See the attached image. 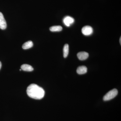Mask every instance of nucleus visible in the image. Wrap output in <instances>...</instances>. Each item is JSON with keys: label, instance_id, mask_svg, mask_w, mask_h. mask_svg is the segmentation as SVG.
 I'll use <instances>...</instances> for the list:
<instances>
[{"label": "nucleus", "instance_id": "nucleus-1", "mask_svg": "<svg viewBox=\"0 0 121 121\" xmlns=\"http://www.w3.org/2000/svg\"><path fill=\"white\" fill-rule=\"evenodd\" d=\"M27 93L30 97L37 99H42L45 95L44 90L42 87L33 83L28 87Z\"/></svg>", "mask_w": 121, "mask_h": 121}, {"label": "nucleus", "instance_id": "nucleus-2", "mask_svg": "<svg viewBox=\"0 0 121 121\" xmlns=\"http://www.w3.org/2000/svg\"><path fill=\"white\" fill-rule=\"evenodd\" d=\"M118 91L117 89H114L108 92L104 95L103 100L104 101H108L115 97L118 94Z\"/></svg>", "mask_w": 121, "mask_h": 121}, {"label": "nucleus", "instance_id": "nucleus-3", "mask_svg": "<svg viewBox=\"0 0 121 121\" xmlns=\"http://www.w3.org/2000/svg\"><path fill=\"white\" fill-rule=\"evenodd\" d=\"M82 33L84 35L89 36L91 35L93 33V29L90 26H84L82 29Z\"/></svg>", "mask_w": 121, "mask_h": 121}, {"label": "nucleus", "instance_id": "nucleus-4", "mask_svg": "<svg viewBox=\"0 0 121 121\" xmlns=\"http://www.w3.org/2000/svg\"><path fill=\"white\" fill-rule=\"evenodd\" d=\"M64 23L66 26L69 27L74 22V20L71 17L67 16L65 17L63 20Z\"/></svg>", "mask_w": 121, "mask_h": 121}, {"label": "nucleus", "instance_id": "nucleus-5", "mask_svg": "<svg viewBox=\"0 0 121 121\" xmlns=\"http://www.w3.org/2000/svg\"><path fill=\"white\" fill-rule=\"evenodd\" d=\"M7 27V23L3 14L0 12V29L4 30Z\"/></svg>", "mask_w": 121, "mask_h": 121}, {"label": "nucleus", "instance_id": "nucleus-6", "mask_svg": "<svg viewBox=\"0 0 121 121\" xmlns=\"http://www.w3.org/2000/svg\"><path fill=\"white\" fill-rule=\"evenodd\" d=\"M78 58L79 60H83L86 59L89 56V54L85 52H81L77 54Z\"/></svg>", "mask_w": 121, "mask_h": 121}, {"label": "nucleus", "instance_id": "nucleus-7", "mask_svg": "<svg viewBox=\"0 0 121 121\" xmlns=\"http://www.w3.org/2000/svg\"><path fill=\"white\" fill-rule=\"evenodd\" d=\"M87 70V68L85 66H80L78 68L76 71L79 74H83L86 73Z\"/></svg>", "mask_w": 121, "mask_h": 121}, {"label": "nucleus", "instance_id": "nucleus-8", "mask_svg": "<svg viewBox=\"0 0 121 121\" xmlns=\"http://www.w3.org/2000/svg\"><path fill=\"white\" fill-rule=\"evenodd\" d=\"M21 69L24 71L31 72L33 70L32 66L28 64H24L21 66Z\"/></svg>", "mask_w": 121, "mask_h": 121}, {"label": "nucleus", "instance_id": "nucleus-9", "mask_svg": "<svg viewBox=\"0 0 121 121\" xmlns=\"http://www.w3.org/2000/svg\"><path fill=\"white\" fill-rule=\"evenodd\" d=\"M33 45V44L32 41H29L25 43L22 45V47L23 49L26 50L32 47Z\"/></svg>", "mask_w": 121, "mask_h": 121}, {"label": "nucleus", "instance_id": "nucleus-10", "mask_svg": "<svg viewBox=\"0 0 121 121\" xmlns=\"http://www.w3.org/2000/svg\"><path fill=\"white\" fill-rule=\"evenodd\" d=\"M69 46L68 44H66L64 45L63 48V56L64 58L67 57L69 54Z\"/></svg>", "mask_w": 121, "mask_h": 121}, {"label": "nucleus", "instance_id": "nucleus-11", "mask_svg": "<svg viewBox=\"0 0 121 121\" xmlns=\"http://www.w3.org/2000/svg\"><path fill=\"white\" fill-rule=\"evenodd\" d=\"M62 26H55L51 27L50 30L52 32H59L62 30Z\"/></svg>", "mask_w": 121, "mask_h": 121}, {"label": "nucleus", "instance_id": "nucleus-12", "mask_svg": "<svg viewBox=\"0 0 121 121\" xmlns=\"http://www.w3.org/2000/svg\"><path fill=\"white\" fill-rule=\"evenodd\" d=\"M1 66H2V64H1V62L0 61V69L1 68Z\"/></svg>", "mask_w": 121, "mask_h": 121}, {"label": "nucleus", "instance_id": "nucleus-13", "mask_svg": "<svg viewBox=\"0 0 121 121\" xmlns=\"http://www.w3.org/2000/svg\"><path fill=\"white\" fill-rule=\"evenodd\" d=\"M121 38H120V44H121Z\"/></svg>", "mask_w": 121, "mask_h": 121}]
</instances>
